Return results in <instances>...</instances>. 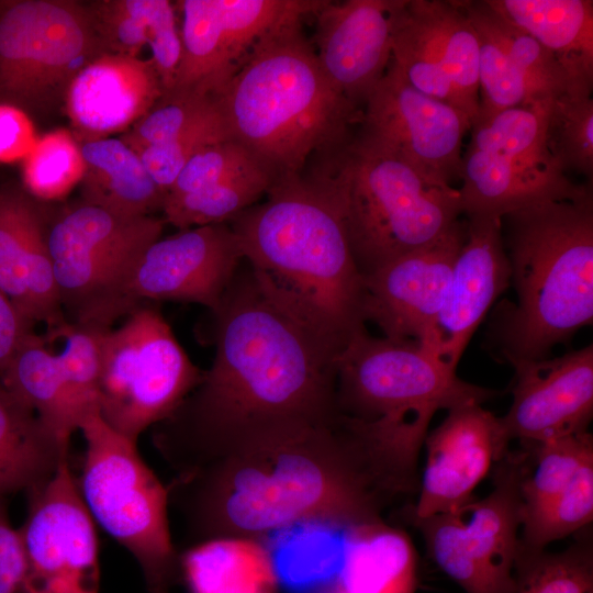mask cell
<instances>
[{
    "label": "cell",
    "mask_w": 593,
    "mask_h": 593,
    "mask_svg": "<svg viewBox=\"0 0 593 593\" xmlns=\"http://www.w3.org/2000/svg\"><path fill=\"white\" fill-rule=\"evenodd\" d=\"M215 315V354L198 385L154 426L176 477L332 421L337 358L239 266Z\"/></svg>",
    "instance_id": "6da1fadb"
},
{
    "label": "cell",
    "mask_w": 593,
    "mask_h": 593,
    "mask_svg": "<svg viewBox=\"0 0 593 593\" xmlns=\"http://www.w3.org/2000/svg\"><path fill=\"white\" fill-rule=\"evenodd\" d=\"M167 488L189 548L220 538L260 540L304 519L382 529L385 507L402 495L371 424L342 412L175 477Z\"/></svg>",
    "instance_id": "7a4b0ae2"
},
{
    "label": "cell",
    "mask_w": 593,
    "mask_h": 593,
    "mask_svg": "<svg viewBox=\"0 0 593 593\" xmlns=\"http://www.w3.org/2000/svg\"><path fill=\"white\" fill-rule=\"evenodd\" d=\"M231 227L264 294L336 358L366 329L362 276L324 182L278 178Z\"/></svg>",
    "instance_id": "3957f363"
},
{
    "label": "cell",
    "mask_w": 593,
    "mask_h": 593,
    "mask_svg": "<svg viewBox=\"0 0 593 593\" xmlns=\"http://www.w3.org/2000/svg\"><path fill=\"white\" fill-rule=\"evenodd\" d=\"M301 21L264 37L215 98L230 137L275 180L301 175L318 149L345 146L362 114L321 69Z\"/></svg>",
    "instance_id": "277c9868"
},
{
    "label": "cell",
    "mask_w": 593,
    "mask_h": 593,
    "mask_svg": "<svg viewBox=\"0 0 593 593\" xmlns=\"http://www.w3.org/2000/svg\"><path fill=\"white\" fill-rule=\"evenodd\" d=\"M504 247L516 302L496 313L501 359L547 358L593 318V197L538 201L505 214Z\"/></svg>",
    "instance_id": "5b68a950"
},
{
    "label": "cell",
    "mask_w": 593,
    "mask_h": 593,
    "mask_svg": "<svg viewBox=\"0 0 593 593\" xmlns=\"http://www.w3.org/2000/svg\"><path fill=\"white\" fill-rule=\"evenodd\" d=\"M317 178L339 205L362 277L435 240L463 213L458 189L428 180L360 133Z\"/></svg>",
    "instance_id": "8992f818"
},
{
    "label": "cell",
    "mask_w": 593,
    "mask_h": 593,
    "mask_svg": "<svg viewBox=\"0 0 593 593\" xmlns=\"http://www.w3.org/2000/svg\"><path fill=\"white\" fill-rule=\"evenodd\" d=\"M79 430L86 449L77 484L88 512L134 557L146 593H169L182 570L169 532L168 488L142 459L137 441L112 429L99 413Z\"/></svg>",
    "instance_id": "52a82bcc"
},
{
    "label": "cell",
    "mask_w": 593,
    "mask_h": 593,
    "mask_svg": "<svg viewBox=\"0 0 593 593\" xmlns=\"http://www.w3.org/2000/svg\"><path fill=\"white\" fill-rule=\"evenodd\" d=\"M339 411L362 421L384 419L426 438L439 410L479 403L497 391L466 382L415 340L358 333L336 362Z\"/></svg>",
    "instance_id": "ba28073f"
},
{
    "label": "cell",
    "mask_w": 593,
    "mask_h": 593,
    "mask_svg": "<svg viewBox=\"0 0 593 593\" xmlns=\"http://www.w3.org/2000/svg\"><path fill=\"white\" fill-rule=\"evenodd\" d=\"M100 346L99 415L134 441L169 417L203 374L150 306H138L118 328H102Z\"/></svg>",
    "instance_id": "9c48e42d"
},
{
    "label": "cell",
    "mask_w": 593,
    "mask_h": 593,
    "mask_svg": "<svg viewBox=\"0 0 593 593\" xmlns=\"http://www.w3.org/2000/svg\"><path fill=\"white\" fill-rule=\"evenodd\" d=\"M164 224L153 215L125 216L82 200L47 224L54 281L68 322L108 328L123 315V280L137 256L160 238Z\"/></svg>",
    "instance_id": "30bf717a"
},
{
    "label": "cell",
    "mask_w": 593,
    "mask_h": 593,
    "mask_svg": "<svg viewBox=\"0 0 593 593\" xmlns=\"http://www.w3.org/2000/svg\"><path fill=\"white\" fill-rule=\"evenodd\" d=\"M550 104L505 109L473 121L458 189L467 216L502 219L538 201L573 197L586 187L573 183L547 149Z\"/></svg>",
    "instance_id": "8fae6325"
},
{
    "label": "cell",
    "mask_w": 593,
    "mask_h": 593,
    "mask_svg": "<svg viewBox=\"0 0 593 593\" xmlns=\"http://www.w3.org/2000/svg\"><path fill=\"white\" fill-rule=\"evenodd\" d=\"M107 52L89 4L0 1V102L23 111L64 101L75 76Z\"/></svg>",
    "instance_id": "7c38bea8"
},
{
    "label": "cell",
    "mask_w": 593,
    "mask_h": 593,
    "mask_svg": "<svg viewBox=\"0 0 593 593\" xmlns=\"http://www.w3.org/2000/svg\"><path fill=\"white\" fill-rule=\"evenodd\" d=\"M521 463L522 451L508 450L485 497L415 524L432 560L467 593H515Z\"/></svg>",
    "instance_id": "4fadbf2b"
},
{
    "label": "cell",
    "mask_w": 593,
    "mask_h": 593,
    "mask_svg": "<svg viewBox=\"0 0 593 593\" xmlns=\"http://www.w3.org/2000/svg\"><path fill=\"white\" fill-rule=\"evenodd\" d=\"M322 0H181L182 56L164 97L216 98L256 45L277 27L314 12Z\"/></svg>",
    "instance_id": "5bb4252c"
},
{
    "label": "cell",
    "mask_w": 593,
    "mask_h": 593,
    "mask_svg": "<svg viewBox=\"0 0 593 593\" xmlns=\"http://www.w3.org/2000/svg\"><path fill=\"white\" fill-rule=\"evenodd\" d=\"M391 61L413 88L477 119L479 42L458 1L404 0Z\"/></svg>",
    "instance_id": "9a60e30c"
},
{
    "label": "cell",
    "mask_w": 593,
    "mask_h": 593,
    "mask_svg": "<svg viewBox=\"0 0 593 593\" xmlns=\"http://www.w3.org/2000/svg\"><path fill=\"white\" fill-rule=\"evenodd\" d=\"M26 494L27 513L18 530L34 593H99L94 521L68 459Z\"/></svg>",
    "instance_id": "2e32d148"
},
{
    "label": "cell",
    "mask_w": 593,
    "mask_h": 593,
    "mask_svg": "<svg viewBox=\"0 0 593 593\" xmlns=\"http://www.w3.org/2000/svg\"><path fill=\"white\" fill-rule=\"evenodd\" d=\"M360 134L392 152L428 180L459 179L470 120L454 107L413 88L390 60L369 94Z\"/></svg>",
    "instance_id": "e0dca14e"
},
{
    "label": "cell",
    "mask_w": 593,
    "mask_h": 593,
    "mask_svg": "<svg viewBox=\"0 0 593 593\" xmlns=\"http://www.w3.org/2000/svg\"><path fill=\"white\" fill-rule=\"evenodd\" d=\"M243 260L226 222L158 238L137 256L123 280L122 313L128 315L146 300L197 303L214 313Z\"/></svg>",
    "instance_id": "ac0fdd59"
},
{
    "label": "cell",
    "mask_w": 593,
    "mask_h": 593,
    "mask_svg": "<svg viewBox=\"0 0 593 593\" xmlns=\"http://www.w3.org/2000/svg\"><path fill=\"white\" fill-rule=\"evenodd\" d=\"M467 230V220H458L435 240L363 276L366 322L387 338L419 342L443 306Z\"/></svg>",
    "instance_id": "d6986e66"
},
{
    "label": "cell",
    "mask_w": 593,
    "mask_h": 593,
    "mask_svg": "<svg viewBox=\"0 0 593 593\" xmlns=\"http://www.w3.org/2000/svg\"><path fill=\"white\" fill-rule=\"evenodd\" d=\"M511 440L500 417L482 404L467 403L447 416L425 438L426 462L413 521L458 510L508 452Z\"/></svg>",
    "instance_id": "ffe728a7"
},
{
    "label": "cell",
    "mask_w": 593,
    "mask_h": 593,
    "mask_svg": "<svg viewBox=\"0 0 593 593\" xmlns=\"http://www.w3.org/2000/svg\"><path fill=\"white\" fill-rule=\"evenodd\" d=\"M513 402L500 417L510 440L537 444L589 430L593 416V346L556 358L518 360Z\"/></svg>",
    "instance_id": "44dd1931"
},
{
    "label": "cell",
    "mask_w": 593,
    "mask_h": 593,
    "mask_svg": "<svg viewBox=\"0 0 593 593\" xmlns=\"http://www.w3.org/2000/svg\"><path fill=\"white\" fill-rule=\"evenodd\" d=\"M467 238L455 261L443 306L417 342L452 371L482 318L511 282L501 219L467 216Z\"/></svg>",
    "instance_id": "7402d4cb"
},
{
    "label": "cell",
    "mask_w": 593,
    "mask_h": 593,
    "mask_svg": "<svg viewBox=\"0 0 593 593\" xmlns=\"http://www.w3.org/2000/svg\"><path fill=\"white\" fill-rule=\"evenodd\" d=\"M404 0L324 1L314 53L332 85L356 108L365 104L392 57L394 25Z\"/></svg>",
    "instance_id": "603a6c76"
},
{
    "label": "cell",
    "mask_w": 593,
    "mask_h": 593,
    "mask_svg": "<svg viewBox=\"0 0 593 593\" xmlns=\"http://www.w3.org/2000/svg\"><path fill=\"white\" fill-rule=\"evenodd\" d=\"M47 219L24 188L0 187V292L34 325L58 338L69 323L54 281Z\"/></svg>",
    "instance_id": "cb8c5ba5"
},
{
    "label": "cell",
    "mask_w": 593,
    "mask_h": 593,
    "mask_svg": "<svg viewBox=\"0 0 593 593\" xmlns=\"http://www.w3.org/2000/svg\"><path fill=\"white\" fill-rule=\"evenodd\" d=\"M149 58L103 52L68 86L64 105L79 143L128 131L163 98Z\"/></svg>",
    "instance_id": "d4e9b609"
},
{
    "label": "cell",
    "mask_w": 593,
    "mask_h": 593,
    "mask_svg": "<svg viewBox=\"0 0 593 593\" xmlns=\"http://www.w3.org/2000/svg\"><path fill=\"white\" fill-rule=\"evenodd\" d=\"M107 52L139 56L147 45L163 89H174L182 56L176 4L168 0H105L89 4Z\"/></svg>",
    "instance_id": "484cf974"
},
{
    "label": "cell",
    "mask_w": 593,
    "mask_h": 593,
    "mask_svg": "<svg viewBox=\"0 0 593 593\" xmlns=\"http://www.w3.org/2000/svg\"><path fill=\"white\" fill-rule=\"evenodd\" d=\"M502 18L548 49L572 82L593 87V1L486 0Z\"/></svg>",
    "instance_id": "4316f807"
},
{
    "label": "cell",
    "mask_w": 593,
    "mask_h": 593,
    "mask_svg": "<svg viewBox=\"0 0 593 593\" xmlns=\"http://www.w3.org/2000/svg\"><path fill=\"white\" fill-rule=\"evenodd\" d=\"M353 530L325 519H304L276 529L264 544L278 582L289 593H322L344 568Z\"/></svg>",
    "instance_id": "83f0119b"
},
{
    "label": "cell",
    "mask_w": 593,
    "mask_h": 593,
    "mask_svg": "<svg viewBox=\"0 0 593 593\" xmlns=\"http://www.w3.org/2000/svg\"><path fill=\"white\" fill-rule=\"evenodd\" d=\"M85 170L82 201L125 216H146L161 210L165 193L138 154L121 138L80 143Z\"/></svg>",
    "instance_id": "f1b7e54d"
},
{
    "label": "cell",
    "mask_w": 593,
    "mask_h": 593,
    "mask_svg": "<svg viewBox=\"0 0 593 593\" xmlns=\"http://www.w3.org/2000/svg\"><path fill=\"white\" fill-rule=\"evenodd\" d=\"M64 443L0 384V501L49 480L68 459Z\"/></svg>",
    "instance_id": "f546056e"
},
{
    "label": "cell",
    "mask_w": 593,
    "mask_h": 593,
    "mask_svg": "<svg viewBox=\"0 0 593 593\" xmlns=\"http://www.w3.org/2000/svg\"><path fill=\"white\" fill-rule=\"evenodd\" d=\"M191 593H276L278 582L260 540L220 538L181 555Z\"/></svg>",
    "instance_id": "4dcf8cb0"
},
{
    "label": "cell",
    "mask_w": 593,
    "mask_h": 593,
    "mask_svg": "<svg viewBox=\"0 0 593 593\" xmlns=\"http://www.w3.org/2000/svg\"><path fill=\"white\" fill-rule=\"evenodd\" d=\"M47 336L31 334L10 362L1 385L30 406L42 423L64 443L79 430L57 356Z\"/></svg>",
    "instance_id": "1f68e13d"
},
{
    "label": "cell",
    "mask_w": 593,
    "mask_h": 593,
    "mask_svg": "<svg viewBox=\"0 0 593 593\" xmlns=\"http://www.w3.org/2000/svg\"><path fill=\"white\" fill-rule=\"evenodd\" d=\"M518 481L521 521L563 491L593 461V437L586 430L537 444H522Z\"/></svg>",
    "instance_id": "d6a6232c"
},
{
    "label": "cell",
    "mask_w": 593,
    "mask_h": 593,
    "mask_svg": "<svg viewBox=\"0 0 593 593\" xmlns=\"http://www.w3.org/2000/svg\"><path fill=\"white\" fill-rule=\"evenodd\" d=\"M275 181L268 170L235 177L179 195H166L164 221L181 230L231 221L266 195Z\"/></svg>",
    "instance_id": "836d02e7"
},
{
    "label": "cell",
    "mask_w": 593,
    "mask_h": 593,
    "mask_svg": "<svg viewBox=\"0 0 593 593\" xmlns=\"http://www.w3.org/2000/svg\"><path fill=\"white\" fill-rule=\"evenodd\" d=\"M546 146L561 171L574 172L592 181L593 99L592 92L570 91L555 99L545 127Z\"/></svg>",
    "instance_id": "e575fe53"
},
{
    "label": "cell",
    "mask_w": 593,
    "mask_h": 593,
    "mask_svg": "<svg viewBox=\"0 0 593 593\" xmlns=\"http://www.w3.org/2000/svg\"><path fill=\"white\" fill-rule=\"evenodd\" d=\"M515 593H593V546L589 536L563 551L518 550Z\"/></svg>",
    "instance_id": "d590c367"
},
{
    "label": "cell",
    "mask_w": 593,
    "mask_h": 593,
    "mask_svg": "<svg viewBox=\"0 0 593 593\" xmlns=\"http://www.w3.org/2000/svg\"><path fill=\"white\" fill-rule=\"evenodd\" d=\"M22 161L23 188L38 202L66 197L81 182L85 170L80 143L67 130L37 138Z\"/></svg>",
    "instance_id": "8d00e7d4"
},
{
    "label": "cell",
    "mask_w": 593,
    "mask_h": 593,
    "mask_svg": "<svg viewBox=\"0 0 593 593\" xmlns=\"http://www.w3.org/2000/svg\"><path fill=\"white\" fill-rule=\"evenodd\" d=\"M593 519V461L557 497L522 518L519 549L540 551L585 528Z\"/></svg>",
    "instance_id": "74e56055"
},
{
    "label": "cell",
    "mask_w": 593,
    "mask_h": 593,
    "mask_svg": "<svg viewBox=\"0 0 593 593\" xmlns=\"http://www.w3.org/2000/svg\"><path fill=\"white\" fill-rule=\"evenodd\" d=\"M101 331L69 322L58 334L64 348L56 356L79 427L88 416L99 413Z\"/></svg>",
    "instance_id": "f35d334b"
},
{
    "label": "cell",
    "mask_w": 593,
    "mask_h": 593,
    "mask_svg": "<svg viewBox=\"0 0 593 593\" xmlns=\"http://www.w3.org/2000/svg\"><path fill=\"white\" fill-rule=\"evenodd\" d=\"M217 111L219 105L214 98L193 94L163 97L120 138L138 152L187 132Z\"/></svg>",
    "instance_id": "ab89813d"
},
{
    "label": "cell",
    "mask_w": 593,
    "mask_h": 593,
    "mask_svg": "<svg viewBox=\"0 0 593 593\" xmlns=\"http://www.w3.org/2000/svg\"><path fill=\"white\" fill-rule=\"evenodd\" d=\"M230 134L219 111L187 132L136 152L153 180L165 193L186 164L204 147L228 139Z\"/></svg>",
    "instance_id": "60d3db41"
},
{
    "label": "cell",
    "mask_w": 593,
    "mask_h": 593,
    "mask_svg": "<svg viewBox=\"0 0 593 593\" xmlns=\"http://www.w3.org/2000/svg\"><path fill=\"white\" fill-rule=\"evenodd\" d=\"M259 170L268 169L243 145L232 138L224 139L197 153L179 172L166 195L189 193Z\"/></svg>",
    "instance_id": "b9f144b4"
},
{
    "label": "cell",
    "mask_w": 593,
    "mask_h": 593,
    "mask_svg": "<svg viewBox=\"0 0 593 593\" xmlns=\"http://www.w3.org/2000/svg\"><path fill=\"white\" fill-rule=\"evenodd\" d=\"M0 593H34L18 528H13L5 501H0Z\"/></svg>",
    "instance_id": "7bdbcfd3"
},
{
    "label": "cell",
    "mask_w": 593,
    "mask_h": 593,
    "mask_svg": "<svg viewBox=\"0 0 593 593\" xmlns=\"http://www.w3.org/2000/svg\"><path fill=\"white\" fill-rule=\"evenodd\" d=\"M36 141L33 124L26 112L0 102V163L23 160Z\"/></svg>",
    "instance_id": "ee69618b"
},
{
    "label": "cell",
    "mask_w": 593,
    "mask_h": 593,
    "mask_svg": "<svg viewBox=\"0 0 593 593\" xmlns=\"http://www.w3.org/2000/svg\"><path fill=\"white\" fill-rule=\"evenodd\" d=\"M34 326L0 292V384L18 349L35 332Z\"/></svg>",
    "instance_id": "f6af8a7d"
},
{
    "label": "cell",
    "mask_w": 593,
    "mask_h": 593,
    "mask_svg": "<svg viewBox=\"0 0 593 593\" xmlns=\"http://www.w3.org/2000/svg\"><path fill=\"white\" fill-rule=\"evenodd\" d=\"M322 593H344L342 590H339L336 585L331 586L329 589L325 590Z\"/></svg>",
    "instance_id": "bcb514c9"
}]
</instances>
